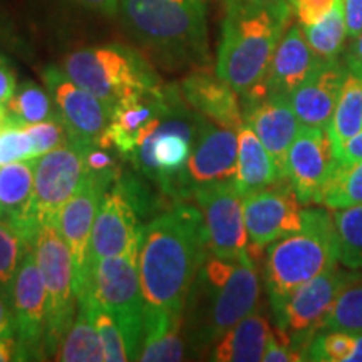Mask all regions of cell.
<instances>
[{
    "instance_id": "13",
    "label": "cell",
    "mask_w": 362,
    "mask_h": 362,
    "mask_svg": "<svg viewBox=\"0 0 362 362\" xmlns=\"http://www.w3.org/2000/svg\"><path fill=\"white\" fill-rule=\"evenodd\" d=\"M42 79L56 104L57 116L64 124L69 141L84 151L98 146L111 123L110 107L76 84L62 67L47 66L42 71Z\"/></svg>"
},
{
    "instance_id": "28",
    "label": "cell",
    "mask_w": 362,
    "mask_h": 362,
    "mask_svg": "<svg viewBox=\"0 0 362 362\" xmlns=\"http://www.w3.org/2000/svg\"><path fill=\"white\" fill-rule=\"evenodd\" d=\"M362 129V81L351 72L344 81L336 110L330 117L327 131L332 138L336 153L344 143Z\"/></svg>"
},
{
    "instance_id": "33",
    "label": "cell",
    "mask_w": 362,
    "mask_h": 362,
    "mask_svg": "<svg viewBox=\"0 0 362 362\" xmlns=\"http://www.w3.org/2000/svg\"><path fill=\"white\" fill-rule=\"evenodd\" d=\"M320 330L362 334V275H357L339 292Z\"/></svg>"
},
{
    "instance_id": "2",
    "label": "cell",
    "mask_w": 362,
    "mask_h": 362,
    "mask_svg": "<svg viewBox=\"0 0 362 362\" xmlns=\"http://www.w3.org/2000/svg\"><path fill=\"white\" fill-rule=\"evenodd\" d=\"M260 277L255 262L208 255L185 305V332L193 354L210 349L248 314L259 309Z\"/></svg>"
},
{
    "instance_id": "26",
    "label": "cell",
    "mask_w": 362,
    "mask_h": 362,
    "mask_svg": "<svg viewBox=\"0 0 362 362\" xmlns=\"http://www.w3.org/2000/svg\"><path fill=\"white\" fill-rule=\"evenodd\" d=\"M54 361L62 362H106V354L90 315V293L86 291L78 297L76 319L64 339L59 344Z\"/></svg>"
},
{
    "instance_id": "38",
    "label": "cell",
    "mask_w": 362,
    "mask_h": 362,
    "mask_svg": "<svg viewBox=\"0 0 362 362\" xmlns=\"http://www.w3.org/2000/svg\"><path fill=\"white\" fill-rule=\"evenodd\" d=\"M24 128L34 141L35 158L45 155V153L52 151V149L59 146H64L69 141V136H67V131L64 124H62V121L59 119V116L40 121V123L25 124Z\"/></svg>"
},
{
    "instance_id": "47",
    "label": "cell",
    "mask_w": 362,
    "mask_h": 362,
    "mask_svg": "<svg viewBox=\"0 0 362 362\" xmlns=\"http://www.w3.org/2000/svg\"><path fill=\"white\" fill-rule=\"evenodd\" d=\"M76 2L104 16H115L119 11V0H76Z\"/></svg>"
},
{
    "instance_id": "50",
    "label": "cell",
    "mask_w": 362,
    "mask_h": 362,
    "mask_svg": "<svg viewBox=\"0 0 362 362\" xmlns=\"http://www.w3.org/2000/svg\"><path fill=\"white\" fill-rule=\"evenodd\" d=\"M349 362H362V334L356 336V346L349 357Z\"/></svg>"
},
{
    "instance_id": "34",
    "label": "cell",
    "mask_w": 362,
    "mask_h": 362,
    "mask_svg": "<svg viewBox=\"0 0 362 362\" xmlns=\"http://www.w3.org/2000/svg\"><path fill=\"white\" fill-rule=\"evenodd\" d=\"M27 240L11 221L0 220V291L11 297V288L17 270L24 259Z\"/></svg>"
},
{
    "instance_id": "39",
    "label": "cell",
    "mask_w": 362,
    "mask_h": 362,
    "mask_svg": "<svg viewBox=\"0 0 362 362\" xmlns=\"http://www.w3.org/2000/svg\"><path fill=\"white\" fill-rule=\"evenodd\" d=\"M336 2L337 0H288L292 13L300 25H310L324 19Z\"/></svg>"
},
{
    "instance_id": "5",
    "label": "cell",
    "mask_w": 362,
    "mask_h": 362,
    "mask_svg": "<svg viewBox=\"0 0 362 362\" xmlns=\"http://www.w3.org/2000/svg\"><path fill=\"white\" fill-rule=\"evenodd\" d=\"M339 262L337 235L332 214L324 208H304L298 232L270 243L264 277L272 310L277 317L297 288Z\"/></svg>"
},
{
    "instance_id": "19",
    "label": "cell",
    "mask_w": 362,
    "mask_h": 362,
    "mask_svg": "<svg viewBox=\"0 0 362 362\" xmlns=\"http://www.w3.org/2000/svg\"><path fill=\"white\" fill-rule=\"evenodd\" d=\"M243 121L255 131L267 151L274 158L280 176L285 178L287 153L300 131V121L293 111L291 96L274 94L242 101Z\"/></svg>"
},
{
    "instance_id": "9",
    "label": "cell",
    "mask_w": 362,
    "mask_h": 362,
    "mask_svg": "<svg viewBox=\"0 0 362 362\" xmlns=\"http://www.w3.org/2000/svg\"><path fill=\"white\" fill-rule=\"evenodd\" d=\"M34 193L22 235L33 243L42 225L57 223L59 214L84 178V149L67 141L33 160Z\"/></svg>"
},
{
    "instance_id": "15",
    "label": "cell",
    "mask_w": 362,
    "mask_h": 362,
    "mask_svg": "<svg viewBox=\"0 0 362 362\" xmlns=\"http://www.w3.org/2000/svg\"><path fill=\"white\" fill-rule=\"evenodd\" d=\"M11 304L16 317L17 361L44 359L47 292L33 245L27 247L11 288Z\"/></svg>"
},
{
    "instance_id": "49",
    "label": "cell",
    "mask_w": 362,
    "mask_h": 362,
    "mask_svg": "<svg viewBox=\"0 0 362 362\" xmlns=\"http://www.w3.org/2000/svg\"><path fill=\"white\" fill-rule=\"evenodd\" d=\"M284 0H225V6H272Z\"/></svg>"
},
{
    "instance_id": "21",
    "label": "cell",
    "mask_w": 362,
    "mask_h": 362,
    "mask_svg": "<svg viewBox=\"0 0 362 362\" xmlns=\"http://www.w3.org/2000/svg\"><path fill=\"white\" fill-rule=\"evenodd\" d=\"M347 71L337 61L320 62L300 86L291 93L293 111L304 128H327L336 110Z\"/></svg>"
},
{
    "instance_id": "31",
    "label": "cell",
    "mask_w": 362,
    "mask_h": 362,
    "mask_svg": "<svg viewBox=\"0 0 362 362\" xmlns=\"http://www.w3.org/2000/svg\"><path fill=\"white\" fill-rule=\"evenodd\" d=\"M332 211L339 262L351 270H362V203Z\"/></svg>"
},
{
    "instance_id": "52",
    "label": "cell",
    "mask_w": 362,
    "mask_h": 362,
    "mask_svg": "<svg viewBox=\"0 0 362 362\" xmlns=\"http://www.w3.org/2000/svg\"><path fill=\"white\" fill-rule=\"evenodd\" d=\"M0 61H4V57H2V56H0Z\"/></svg>"
},
{
    "instance_id": "44",
    "label": "cell",
    "mask_w": 362,
    "mask_h": 362,
    "mask_svg": "<svg viewBox=\"0 0 362 362\" xmlns=\"http://www.w3.org/2000/svg\"><path fill=\"white\" fill-rule=\"evenodd\" d=\"M17 90V79L6 59L0 61V104H7Z\"/></svg>"
},
{
    "instance_id": "1",
    "label": "cell",
    "mask_w": 362,
    "mask_h": 362,
    "mask_svg": "<svg viewBox=\"0 0 362 362\" xmlns=\"http://www.w3.org/2000/svg\"><path fill=\"white\" fill-rule=\"evenodd\" d=\"M200 208L176 203L139 230V280L144 309L185 312L189 291L206 257Z\"/></svg>"
},
{
    "instance_id": "7",
    "label": "cell",
    "mask_w": 362,
    "mask_h": 362,
    "mask_svg": "<svg viewBox=\"0 0 362 362\" xmlns=\"http://www.w3.org/2000/svg\"><path fill=\"white\" fill-rule=\"evenodd\" d=\"M138 250L139 240L124 252L99 260L89 275V292L94 300L119 320L131 361L138 359L144 330V298L139 280Z\"/></svg>"
},
{
    "instance_id": "42",
    "label": "cell",
    "mask_w": 362,
    "mask_h": 362,
    "mask_svg": "<svg viewBox=\"0 0 362 362\" xmlns=\"http://www.w3.org/2000/svg\"><path fill=\"white\" fill-rule=\"evenodd\" d=\"M342 7L347 34L354 39L362 34V0H342Z\"/></svg>"
},
{
    "instance_id": "41",
    "label": "cell",
    "mask_w": 362,
    "mask_h": 362,
    "mask_svg": "<svg viewBox=\"0 0 362 362\" xmlns=\"http://www.w3.org/2000/svg\"><path fill=\"white\" fill-rule=\"evenodd\" d=\"M84 165L86 170L94 171V173H110L117 175L116 160L112 158L110 149L103 146H94L84 151Z\"/></svg>"
},
{
    "instance_id": "8",
    "label": "cell",
    "mask_w": 362,
    "mask_h": 362,
    "mask_svg": "<svg viewBox=\"0 0 362 362\" xmlns=\"http://www.w3.org/2000/svg\"><path fill=\"white\" fill-rule=\"evenodd\" d=\"M42 274L47 292V322H45L44 351L54 359L66 332L74 322L78 312L74 264L69 245L57 223L42 225L30 243Z\"/></svg>"
},
{
    "instance_id": "40",
    "label": "cell",
    "mask_w": 362,
    "mask_h": 362,
    "mask_svg": "<svg viewBox=\"0 0 362 362\" xmlns=\"http://www.w3.org/2000/svg\"><path fill=\"white\" fill-rule=\"evenodd\" d=\"M264 362H298L307 361L305 356L300 351L293 349L285 339L279 336L275 330H272L267 349L264 352Z\"/></svg>"
},
{
    "instance_id": "25",
    "label": "cell",
    "mask_w": 362,
    "mask_h": 362,
    "mask_svg": "<svg viewBox=\"0 0 362 362\" xmlns=\"http://www.w3.org/2000/svg\"><path fill=\"white\" fill-rule=\"evenodd\" d=\"M282 178L274 158L248 124L238 129V155L235 183L245 197Z\"/></svg>"
},
{
    "instance_id": "29",
    "label": "cell",
    "mask_w": 362,
    "mask_h": 362,
    "mask_svg": "<svg viewBox=\"0 0 362 362\" xmlns=\"http://www.w3.org/2000/svg\"><path fill=\"white\" fill-rule=\"evenodd\" d=\"M304 35L309 42L312 52L322 62L337 61L344 47H346L347 24L344 17L342 0H337L324 19L310 25H302Z\"/></svg>"
},
{
    "instance_id": "17",
    "label": "cell",
    "mask_w": 362,
    "mask_h": 362,
    "mask_svg": "<svg viewBox=\"0 0 362 362\" xmlns=\"http://www.w3.org/2000/svg\"><path fill=\"white\" fill-rule=\"evenodd\" d=\"M238 131L223 128L197 112L192 153L187 165L189 187L194 192L206 185L235 181Z\"/></svg>"
},
{
    "instance_id": "10",
    "label": "cell",
    "mask_w": 362,
    "mask_h": 362,
    "mask_svg": "<svg viewBox=\"0 0 362 362\" xmlns=\"http://www.w3.org/2000/svg\"><path fill=\"white\" fill-rule=\"evenodd\" d=\"M357 275L356 272L341 270L336 265L309 280L288 297L282 312L275 317V332L307 359L309 344L322 329L325 315L339 292Z\"/></svg>"
},
{
    "instance_id": "35",
    "label": "cell",
    "mask_w": 362,
    "mask_h": 362,
    "mask_svg": "<svg viewBox=\"0 0 362 362\" xmlns=\"http://www.w3.org/2000/svg\"><path fill=\"white\" fill-rule=\"evenodd\" d=\"M90 315H93L94 325H96L99 337H101L106 362L131 361L128 344H126L124 332L121 329L119 320H117V317L112 312L99 305L94 300L93 293H90Z\"/></svg>"
},
{
    "instance_id": "23",
    "label": "cell",
    "mask_w": 362,
    "mask_h": 362,
    "mask_svg": "<svg viewBox=\"0 0 362 362\" xmlns=\"http://www.w3.org/2000/svg\"><path fill=\"white\" fill-rule=\"evenodd\" d=\"M185 312L144 309V330L138 361L176 362L187 357Z\"/></svg>"
},
{
    "instance_id": "32",
    "label": "cell",
    "mask_w": 362,
    "mask_h": 362,
    "mask_svg": "<svg viewBox=\"0 0 362 362\" xmlns=\"http://www.w3.org/2000/svg\"><path fill=\"white\" fill-rule=\"evenodd\" d=\"M362 203V160L339 161L334 170L322 205L329 210H341Z\"/></svg>"
},
{
    "instance_id": "6",
    "label": "cell",
    "mask_w": 362,
    "mask_h": 362,
    "mask_svg": "<svg viewBox=\"0 0 362 362\" xmlns=\"http://www.w3.org/2000/svg\"><path fill=\"white\" fill-rule=\"evenodd\" d=\"M62 69L76 84L110 107L161 88L151 64L134 49L121 44L84 47L67 54Z\"/></svg>"
},
{
    "instance_id": "51",
    "label": "cell",
    "mask_w": 362,
    "mask_h": 362,
    "mask_svg": "<svg viewBox=\"0 0 362 362\" xmlns=\"http://www.w3.org/2000/svg\"><path fill=\"white\" fill-rule=\"evenodd\" d=\"M7 121H8V115H7L6 104H0V126L6 124Z\"/></svg>"
},
{
    "instance_id": "27",
    "label": "cell",
    "mask_w": 362,
    "mask_h": 362,
    "mask_svg": "<svg viewBox=\"0 0 362 362\" xmlns=\"http://www.w3.org/2000/svg\"><path fill=\"white\" fill-rule=\"evenodd\" d=\"M34 193L33 160L0 166V220L11 221L22 233Z\"/></svg>"
},
{
    "instance_id": "14",
    "label": "cell",
    "mask_w": 362,
    "mask_h": 362,
    "mask_svg": "<svg viewBox=\"0 0 362 362\" xmlns=\"http://www.w3.org/2000/svg\"><path fill=\"white\" fill-rule=\"evenodd\" d=\"M302 206L287 178H280L259 192L245 194L243 211L250 252H260L270 243L298 232L304 223Z\"/></svg>"
},
{
    "instance_id": "11",
    "label": "cell",
    "mask_w": 362,
    "mask_h": 362,
    "mask_svg": "<svg viewBox=\"0 0 362 362\" xmlns=\"http://www.w3.org/2000/svg\"><path fill=\"white\" fill-rule=\"evenodd\" d=\"M200 208L210 253L225 260L255 262L250 253L243 194L235 181L200 187L193 192Z\"/></svg>"
},
{
    "instance_id": "20",
    "label": "cell",
    "mask_w": 362,
    "mask_h": 362,
    "mask_svg": "<svg viewBox=\"0 0 362 362\" xmlns=\"http://www.w3.org/2000/svg\"><path fill=\"white\" fill-rule=\"evenodd\" d=\"M320 62L322 61H319L315 54L312 52L302 25H288L282 39H280L277 49H275L264 83L260 84L259 89H255L242 99L250 101V99L274 96V94L291 96L292 90L304 83Z\"/></svg>"
},
{
    "instance_id": "43",
    "label": "cell",
    "mask_w": 362,
    "mask_h": 362,
    "mask_svg": "<svg viewBox=\"0 0 362 362\" xmlns=\"http://www.w3.org/2000/svg\"><path fill=\"white\" fill-rule=\"evenodd\" d=\"M0 337H16V317L11 297L4 291H0Z\"/></svg>"
},
{
    "instance_id": "3",
    "label": "cell",
    "mask_w": 362,
    "mask_h": 362,
    "mask_svg": "<svg viewBox=\"0 0 362 362\" xmlns=\"http://www.w3.org/2000/svg\"><path fill=\"white\" fill-rule=\"evenodd\" d=\"M117 12L131 37L166 69L208 66L203 0H119Z\"/></svg>"
},
{
    "instance_id": "12",
    "label": "cell",
    "mask_w": 362,
    "mask_h": 362,
    "mask_svg": "<svg viewBox=\"0 0 362 362\" xmlns=\"http://www.w3.org/2000/svg\"><path fill=\"white\" fill-rule=\"evenodd\" d=\"M116 180L117 175L94 173L86 170L79 188L59 214L57 226L69 245L78 297L89 291V243L99 203Z\"/></svg>"
},
{
    "instance_id": "4",
    "label": "cell",
    "mask_w": 362,
    "mask_h": 362,
    "mask_svg": "<svg viewBox=\"0 0 362 362\" xmlns=\"http://www.w3.org/2000/svg\"><path fill=\"white\" fill-rule=\"evenodd\" d=\"M215 72L245 98L260 88L282 35L291 25L288 0L272 6H225Z\"/></svg>"
},
{
    "instance_id": "36",
    "label": "cell",
    "mask_w": 362,
    "mask_h": 362,
    "mask_svg": "<svg viewBox=\"0 0 362 362\" xmlns=\"http://www.w3.org/2000/svg\"><path fill=\"white\" fill-rule=\"evenodd\" d=\"M357 334L344 330H320L309 344L307 361L317 362H349L354 351Z\"/></svg>"
},
{
    "instance_id": "16",
    "label": "cell",
    "mask_w": 362,
    "mask_h": 362,
    "mask_svg": "<svg viewBox=\"0 0 362 362\" xmlns=\"http://www.w3.org/2000/svg\"><path fill=\"white\" fill-rule=\"evenodd\" d=\"M339 158L327 128H304L293 139L285 161V178L304 206L322 205Z\"/></svg>"
},
{
    "instance_id": "24",
    "label": "cell",
    "mask_w": 362,
    "mask_h": 362,
    "mask_svg": "<svg viewBox=\"0 0 362 362\" xmlns=\"http://www.w3.org/2000/svg\"><path fill=\"white\" fill-rule=\"evenodd\" d=\"M270 334L269 320L257 310L252 312L210 347V359L215 362H259L264 359Z\"/></svg>"
},
{
    "instance_id": "45",
    "label": "cell",
    "mask_w": 362,
    "mask_h": 362,
    "mask_svg": "<svg viewBox=\"0 0 362 362\" xmlns=\"http://www.w3.org/2000/svg\"><path fill=\"white\" fill-rule=\"evenodd\" d=\"M346 67L352 76L362 81V34L352 40L346 52Z\"/></svg>"
},
{
    "instance_id": "37",
    "label": "cell",
    "mask_w": 362,
    "mask_h": 362,
    "mask_svg": "<svg viewBox=\"0 0 362 362\" xmlns=\"http://www.w3.org/2000/svg\"><path fill=\"white\" fill-rule=\"evenodd\" d=\"M34 158V141L24 126L12 123L11 119L0 126V166Z\"/></svg>"
},
{
    "instance_id": "22",
    "label": "cell",
    "mask_w": 362,
    "mask_h": 362,
    "mask_svg": "<svg viewBox=\"0 0 362 362\" xmlns=\"http://www.w3.org/2000/svg\"><path fill=\"white\" fill-rule=\"evenodd\" d=\"M180 88L189 107L214 123L235 131L245 124L240 94L208 66L194 67Z\"/></svg>"
},
{
    "instance_id": "18",
    "label": "cell",
    "mask_w": 362,
    "mask_h": 362,
    "mask_svg": "<svg viewBox=\"0 0 362 362\" xmlns=\"http://www.w3.org/2000/svg\"><path fill=\"white\" fill-rule=\"evenodd\" d=\"M139 211L119 180L107 188L99 203L89 243V275L106 257L124 252L139 240Z\"/></svg>"
},
{
    "instance_id": "48",
    "label": "cell",
    "mask_w": 362,
    "mask_h": 362,
    "mask_svg": "<svg viewBox=\"0 0 362 362\" xmlns=\"http://www.w3.org/2000/svg\"><path fill=\"white\" fill-rule=\"evenodd\" d=\"M17 361L16 337H0V362Z\"/></svg>"
},
{
    "instance_id": "30",
    "label": "cell",
    "mask_w": 362,
    "mask_h": 362,
    "mask_svg": "<svg viewBox=\"0 0 362 362\" xmlns=\"http://www.w3.org/2000/svg\"><path fill=\"white\" fill-rule=\"evenodd\" d=\"M6 107L8 119L21 126L57 117L56 104L52 101L51 93L47 88H42L33 81H24L21 86H17L16 94L6 104Z\"/></svg>"
},
{
    "instance_id": "46",
    "label": "cell",
    "mask_w": 362,
    "mask_h": 362,
    "mask_svg": "<svg viewBox=\"0 0 362 362\" xmlns=\"http://www.w3.org/2000/svg\"><path fill=\"white\" fill-rule=\"evenodd\" d=\"M336 155L339 161L362 160V129L356 136H352L349 141L344 143Z\"/></svg>"
}]
</instances>
